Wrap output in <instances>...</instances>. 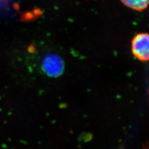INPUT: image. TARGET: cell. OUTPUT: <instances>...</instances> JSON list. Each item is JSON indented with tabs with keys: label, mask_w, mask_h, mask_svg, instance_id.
<instances>
[{
	"label": "cell",
	"mask_w": 149,
	"mask_h": 149,
	"mask_svg": "<svg viewBox=\"0 0 149 149\" xmlns=\"http://www.w3.org/2000/svg\"><path fill=\"white\" fill-rule=\"evenodd\" d=\"M132 50L137 59L143 61H148L149 53L148 33H141L136 34L132 40Z\"/></svg>",
	"instance_id": "cell-1"
},
{
	"label": "cell",
	"mask_w": 149,
	"mask_h": 149,
	"mask_svg": "<svg viewBox=\"0 0 149 149\" xmlns=\"http://www.w3.org/2000/svg\"><path fill=\"white\" fill-rule=\"evenodd\" d=\"M42 67L45 73L50 76L56 77L63 72L64 63L59 56L50 54L43 59Z\"/></svg>",
	"instance_id": "cell-2"
},
{
	"label": "cell",
	"mask_w": 149,
	"mask_h": 149,
	"mask_svg": "<svg viewBox=\"0 0 149 149\" xmlns=\"http://www.w3.org/2000/svg\"><path fill=\"white\" fill-rule=\"evenodd\" d=\"M123 3L134 11H143L146 9L149 0H120Z\"/></svg>",
	"instance_id": "cell-3"
}]
</instances>
